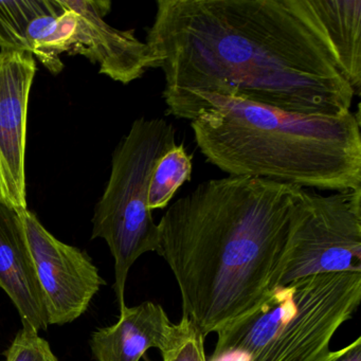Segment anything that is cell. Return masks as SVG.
<instances>
[{"mask_svg": "<svg viewBox=\"0 0 361 361\" xmlns=\"http://www.w3.org/2000/svg\"><path fill=\"white\" fill-rule=\"evenodd\" d=\"M145 43L166 114L221 96L301 115L350 113L354 90L312 0H158Z\"/></svg>", "mask_w": 361, "mask_h": 361, "instance_id": "cell-1", "label": "cell"}, {"mask_svg": "<svg viewBox=\"0 0 361 361\" xmlns=\"http://www.w3.org/2000/svg\"><path fill=\"white\" fill-rule=\"evenodd\" d=\"M297 185L228 176L166 209L156 252L178 284L183 318L202 337L255 307L276 284Z\"/></svg>", "mask_w": 361, "mask_h": 361, "instance_id": "cell-2", "label": "cell"}, {"mask_svg": "<svg viewBox=\"0 0 361 361\" xmlns=\"http://www.w3.org/2000/svg\"><path fill=\"white\" fill-rule=\"evenodd\" d=\"M207 161L229 176L307 189H361L360 116L301 115L221 96L198 100L190 117Z\"/></svg>", "mask_w": 361, "mask_h": 361, "instance_id": "cell-3", "label": "cell"}, {"mask_svg": "<svg viewBox=\"0 0 361 361\" xmlns=\"http://www.w3.org/2000/svg\"><path fill=\"white\" fill-rule=\"evenodd\" d=\"M176 145V130L164 119L140 118L114 152L109 183L94 209L92 238H103L115 259L120 312L135 262L159 246L158 226L147 206L149 180L158 160Z\"/></svg>", "mask_w": 361, "mask_h": 361, "instance_id": "cell-4", "label": "cell"}, {"mask_svg": "<svg viewBox=\"0 0 361 361\" xmlns=\"http://www.w3.org/2000/svg\"><path fill=\"white\" fill-rule=\"evenodd\" d=\"M334 272H361V189L321 195L298 185L274 287Z\"/></svg>", "mask_w": 361, "mask_h": 361, "instance_id": "cell-5", "label": "cell"}, {"mask_svg": "<svg viewBox=\"0 0 361 361\" xmlns=\"http://www.w3.org/2000/svg\"><path fill=\"white\" fill-rule=\"evenodd\" d=\"M291 285L288 308L266 343L245 361H326L331 341L361 301V272H334Z\"/></svg>", "mask_w": 361, "mask_h": 361, "instance_id": "cell-6", "label": "cell"}, {"mask_svg": "<svg viewBox=\"0 0 361 361\" xmlns=\"http://www.w3.org/2000/svg\"><path fill=\"white\" fill-rule=\"evenodd\" d=\"M18 214L32 255L48 324L64 325L77 320L88 310L105 281L87 253L54 238L28 209Z\"/></svg>", "mask_w": 361, "mask_h": 361, "instance_id": "cell-7", "label": "cell"}, {"mask_svg": "<svg viewBox=\"0 0 361 361\" xmlns=\"http://www.w3.org/2000/svg\"><path fill=\"white\" fill-rule=\"evenodd\" d=\"M37 62L29 52L0 50V204L27 210L29 96Z\"/></svg>", "mask_w": 361, "mask_h": 361, "instance_id": "cell-8", "label": "cell"}, {"mask_svg": "<svg viewBox=\"0 0 361 361\" xmlns=\"http://www.w3.org/2000/svg\"><path fill=\"white\" fill-rule=\"evenodd\" d=\"M77 16L69 54H81L100 66V73L128 85L140 79L154 60L147 44L135 30H119L105 22L111 12L109 0H63Z\"/></svg>", "mask_w": 361, "mask_h": 361, "instance_id": "cell-9", "label": "cell"}, {"mask_svg": "<svg viewBox=\"0 0 361 361\" xmlns=\"http://www.w3.org/2000/svg\"><path fill=\"white\" fill-rule=\"evenodd\" d=\"M75 23V12L63 0H0V50L29 52L58 75Z\"/></svg>", "mask_w": 361, "mask_h": 361, "instance_id": "cell-10", "label": "cell"}, {"mask_svg": "<svg viewBox=\"0 0 361 361\" xmlns=\"http://www.w3.org/2000/svg\"><path fill=\"white\" fill-rule=\"evenodd\" d=\"M0 288L20 312L23 326L47 329L43 295L18 211L0 204Z\"/></svg>", "mask_w": 361, "mask_h": 361, "instance_id": "cell-11", "label": "cell"}, {"mask_svg": "<svg viewBox=\"0 0 361 361\" xmlns=\"http://www.w3.org/2000/svg\"><path fill=\"white\" fill-rule=\"evenodd\" d=\"M175 326L161 305L143 302L126 306L117 323L94 331L90 348L97 361H139L149 348L161 352L172 339Z\"/></svg>", "mask_w": 361, "mask_h": 361, "instance_id": "cell-12", "label": "cell"}, {"mask_svg": "<svg viewBox=\"0 0 361 361\" xmlns=\"http://www.w3.org/2000/svg\"><path fill=\"white\" fill-rule=\"evenodd\" d=\"M339 60L342 73L361 94V0H312Z\"/></svg>", "mask_w": 361, "mask_h": 361, "instance_id": "cell-13", "label": "cell"}, {"mask_svg": "<svg viewBox=\"0 0 361 361\" xmlns=\"http://www.w3.org/2000/svg\"><path fill=\"white\" fill-rule=\"evenodd\" d=\"M193 155L188 154L185 145H176L160 157L149 180L147 206L149 210L168 206L177 190L191 180Z\"/></svg>", "mask_w": 361, "mask_h": 361, "instance_id": "cell-14", "label": "cell"}, {"mask_svg": "<svg viewBox=\"0 0 361 361\" xmlns=\"http://www.w3.org/2000/svg\"><path fill=\"white\" fill-rule=\"evenodd\" d=\"M204 338L185 318L175 326L174 335L161 350L162 361H207Z\"/></svg>", "mask_w": 361, "mask_h": 361, "instance_id": "cell-15", "label": "cell"}, {"mask_svg": "<svg viewBox=\"0 0 361 361\" xmlns=\"http://www.w3.org/2000/svg\"><path fill=\"white\" fill-rule=\"evenodd\" d=\"M5 355L6 361H59L49 343L30 327L23 326Z\"/></svg>", "mask_w": 361, "mask_h": 361, "instance_id": "cell-16", "label": "cell"}, {"mask_svg": "<svg viewBox=\"0 0 361 361\" xmlns=\"http://www.w3.org/2000/svg\"><path fill=\"white\" fill-rule=\"evenodd\" d=\"M326 361H361V337L341 350H331Z\"/></svg>", "mask_w": 361, "mask_h": 361, "instance_id": "cell-17", "label": "cell"}]
</instances>
